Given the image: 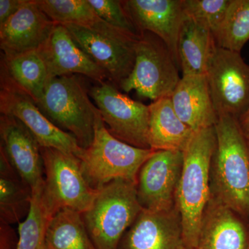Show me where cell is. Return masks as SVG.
Masks as SVG:
<instances>
[{"instance_id":"4fadbf2b","label":"cell","mask_w":249,"mask_h":249,"mask_svg":"<svg viewBox=\"0 0 249 249\" xmlns=\"http://www.w3.org/2000/svg\"><path fill=\"white\" fill-rule=\"evenodd\" d=\"M0 111L1 114L14 116L22 122L41 147L56 149L78 159L83 154L84 149L80 146L76 139L49 120L36 103L26 95L1 88Z\"/></svg>"},{"instance_id":"d6986e66","label":"cell","mask_w":249,"mask_h":249,"mask_svg":"<svg viewBox=\"0 0 249 249\" xmlns=\"http://www.w3.org/2000/svg\"><path fill=\"white\" fill-rule=\"evenodd\" d=\"M49 80L47 67L38 50L14 55L1 53L0 88L19 91L37 105Z\"/></svg>"},{"instance_id":"d4e9b609","label":"cell","mask_w":249,"mask_h":249,"mask_svg":"<svg viewBox=\"0 0 249 249\" xmlns=\"http://www.w3.org/2000/svg\"><path fill=\"white\" fill-rule=\"evenodd\" d=\"M214 37L219 47L240 53L249 40V0H231Z\"/></svg>"},{"instance_id":"277c9868","label":"cell","mask_w":249,"mask_h":249,"mask_svg":"<svg viewBox=\"0 0 249 249\" xmlns=\"http://www.w3.org/2000/svg\"><path fill=\"white\" fill-rule=\"evenodd\" d=\"M142 209L136 183L116 179L98 190L91 207L82 213L95 249H118Z\"/></svg>"},{"instance_id":"4dcf8cb0","label":"cell","mask_w":249,"mask_h":249,"mask_svg":"<svg viewBox=\"0 0 249 249\" xmlns=\"http://www.w3.org/2000/svg\"><path fill=\"white\" fill-rule=\"evenodd\" d=\"M241 129L245 134V137L249 140V109L245 114H243L239 119Z\"/></svg>"},{"instance_id":"ba28073f","label":"cell","mask_w":249,"mask_h":249,"mask_svg":"<svg viewBox=\"0 0 249 249\" xmlns=\"http://www.w3.org/2000/svg\"><path fill=\"white\" fill-rule=\"evenodd\" d=\"M45 186L42 202L53 215L59 210L69 209L83 213L91 207L98 191L85 178L80 160L75 155L54 148L41 147Z\"/></svg>"},{"instance_id":"8992f818","label":"cell","mask_w":249,"mask_h":249,"mask_svg":"<svg viewBox=\"0 0 249 249\" xmlns=\"http://www.w3.org/2000/svg\"><path fill=\"white\" fill-rule=\"evenodd\" d=\"M64 26L111 82L119 86L128 78L135 64L136 47L140 36L116 29L101 19L88 26Z\"/></svg>"},{"instance_id":"4316f807","label":"cell","mask_w":249,"mask_h":249,"mask_svg":"<svg viewBox=\"0 0 249 249\" xmlns=\"http://www.w3.org/2000/svg\"><path fill=\"white\" fill-rule=\"evenodd\" d=\"M52 216L42 202L41 194L32 196L27 217L18 223L16 249H46V231Z\"/></svg>"},{"instance_id":"44dd1931","label":"cell","mask_w":249,"mask_h":249,"mask_svg":"<svg viewBox=\"0 0 249 249\" xmlns=\"http://www.w3.org/2000/svg\"><path fill=\"white\" fill-rule=\"evenodd\" d=\"M148 107L150 148L155 151L184 152L196 132L178 117L171 98L157 100Z\"/></svg>"},{"instance_id":"836d02e7","label":"cell","mask_w":249,"mask_h":249,"mask_svg":"<svg viewBox=\"0 0 249 249\" xmlns=\"http://www.w3.org/2000/svg\"></svg>"},{"instance_id":"3957f363","label":"cell","mask_w":249,"mask_h":249,"mask_svg":"<svg viewBox=\"0 0 249 249\" xmlns=\"http://www.w3.org/2000/svg\"><path fill=\"white\" fill-rule=\"evenodd\" d=\"M37 106L59 128L73 135L82 148L90 146L101 116L78 75L49 80Z\"/></svg>"},{"instance_id":"2e32d148","label":"cell","mask_w":249,"mask_h":249,"mask_svg":"<svg viewBox=\"0 0 249 249\" xmlns=\"http://www.w3.org/2000/svg\"><path fill=\"white\" fill-rule=\"evenodd\" d=\"M49 80L68 75H83L98 83L108 77L75 42L67 28L57 24L48 40L38 49Z\"/></svg>"},{"instance_id":"ac0fdd59","label":"cell","mask_w":249,"mask_h":249,"mask_svg":"<svg viewBox=\"0 0 249 249\" xmlns=\"http://www.w3.org/2000/svg\"><path fill=\"white\" fill-rule=\"evenodd\" d=\"M249 231L240 215L211 196L201 219L196 249H249Z\"/></svg>"},{"instance_id":"f546056e","label":"cell","mask_w":249,"mask_h":249,"mask_svg":"<svg viewBox=\"0 0 249 249\" xmlns=\"http://www.w3.org/2000/svg\"><path fill=\"white\" fill-rule=\"evenodd\" d=\"M27 0H0V26L19 11Z\"/></svg>"},{"instance_id":"ffe728a7","label":"cell","mask_w":249,"mask_h":249,"mask_svg":"<svg viewBox=\"0 0 249 249\" xmlns=\"http://www.w3.org/2000/svg\"><path fill=\"white\" fill-rule=\"evenodd\" d=\"M170 98L178 117L195 132L217 123L205 75L182 76Z\"/></svg>"},{"instance_id":"7c38bea8","label":"cell","mask_w":249,"mask_h":249,"mask_svg":"<svg viewBox=\"0 0 249 249\" xmlns=\"http://www.w3.org/2000/svg\"><path fill=\"white\" fill-rule=\"evenodd\" d=\"M1 147L32 196L42 194L45 168L41 146L26 126L14 116H0Z\"/></svg>"},{"instance_id":"484cf974","label":"cell","mask_w":249,"mask_h":249,"mask_svg":"<svg viewBox=\"0 0 249 249\" xmlns=\"http://www.w3.org/2000/svg\"><path fill=\"white\" fill-rule=\"evenodd\" d=\"M51 19L62 24L88 26L99 20L88 0H34Z\"/></svg>"},{"instance_id":"d6a6232c","label":"cell","mask_w":249,"mask_h":249,"mask_svg":"<svg viewBox=\"0 0 249 249\" xmlns=\"http://www.w3.org/2000/svg\"></svg>"},{"instance_id":"5bb4252c","label":"cell","mask_w":249,"mask_h":249,"mask_svg":"<svg viewBox=\"0 0 249 249\" xmlns=\"http://www.w3.org/2000/svg\"><path fill=\"white\" fill-rule=\"evenodd\" d=\"M118 249H186L178 208L163 211L142 209Z\"/></svg>"},{"instance_id":"8fae6325","label":"cell","mask_w":249,"mask_h":249,"mask_svg":"<svg viewBox=\"0 0 249 249\" xmlns=\"http://www.w3.org/2000/svg\"><path fill=\"white\" fill-rule=\"evenodd\" d=\"M183 163L182 152L157 150L149 157L139 170L136 183L142 209L163 211L175 207Z\"/></svg>"},{"instance_id":"7402d4cb","label":"cell","mask_w":249,"mask_h":249,"mask_svg":"<svg viewBox=\"0 0 249 249\" xmlns=\"http://www.w3.org/2000/svg\"><path fill=\"white\" fill-rule=\"evenodd\" d=\"M215 46L212 32L186 16L178 45V62L183 76L206 74Z\"/></svg>"},{"instance_id":"cb8c5ba5","label":"cell","mask_w":249,"mask_h":249,"mask_svg":"<svg viewBox=\"0 0 249 249\" xmlns=\"http://www.w3.org/2000/svg\"><path fill=\"white\" fill-rule=\"evenodd\" d=\"M46 249H95L83 215L69 209L59 210L49 219Z\"/></svg>"},{"instance_id":"52a82bcc","label":"cell","mask_w":249,"mask_h":249,"mask_svg":"<svg viewBox=\"0 0 249 249\" xmlns=\"http://www.w3.org/2000/svg\"><path fill=\"white\" fill-rule=\"evenodd\" d=\"M178 62L166 44L150 32H142L136 47V60L128 78L119 85L152 101L171 98L181 78Z\"/></svg>"},{"instance_id":"30bf717a","label":"cell","mask_w":249,"mask_h":249,"mask_svg":"<svg viewBox=\"0 0 249 249\" xmlns=\"http://www.w3.org/2000/svg\"><path fill=\"white\" fill-rule=\"evenodd\" d=\"M89 91L111 135L132 146L150 149L148 106L134 101L107 82Z\"/></svg>"},{"instance_id":"9a60e30c","label":"cell","mask_w":249,"mask_h":249,"mask_svg":"<svg viewBox=\"0 0 249 249\" xmlns=\"http://www.w3.org/2000/svg\"><path fill=\"white\" fill-rule=\"evenodd\" d=\"M123 3L139 34L147 31L160 37L179 66L178 36L186 18L183 0H126Z\"/></svg>"},{"instance_id":"e0dca14e","label":"cell","mask_w":249,"mask_h":249,"mask_svg":"<svg viewBox=\"0 0 249 249\" xmlns=\"http://www.w3.org/2000/svg\"><path fill=\"white\" fill-rule=\"evenodd\" d=\"M56 24L34 0H27L14 16L0 26L2 54L14 55L38 50L48 40Z\"/></svg>"},{"instance_id":"6da1fadb","label":"cell","mask_w":249,"mask_h":249,"mask_svg":"<svg viewBox=\"0 0 249 249\" xmlns=\"http://www.w3.org/2000/svg\"><path fill=\"white\" fill-rule=\"evenodd\" d=\"M217 145L211 160V196L239 215L249 216V141L239 120L231 116L218 118Z\"/></svg>"},{"instance_id":"603a6c76","label":"cell","mask_w":249,"mask_h":249,"mask_svg":"<svg viewBox=\"0 0 249 249\" xmlns=\"http://www.w3.org/2000/svg\"><path fill=\"white\" fill-rule=\"evenodd\" d=\"M32 193L14 169L6 154L0 150V216L1 223H19L27 217Z\"/></svg>"},{"instance_id":"7a4b0ae2","label":"cell","mask_w":249,"mask_h":249,"mask_svg":"<svg viewBox=\"0 0 249 249\" xmlns=\"http://www.w3.org/2000/svg\"><path fill=\"white\" fill-rule=\"evenodd\" d=\"M217 145L215 127L197 131L183 152L176 206L182 220L186 249H196L201 219L211 197L210 169Z\"/></svg>"},{"instance_id":"5b68a950","label":"cell","mask_w":249,"mask_h":249,"mask_svg":"<svg viewBox=\"0 0 249 249\" xmlns=\"http://www.w3.org/2000/svg\"><path fill=\"white\" fill-rule=\"evenodd\" d=\"M154 152L116 139L109 133L101 117L95 126L92 142L84 149L79 160L88 183L98 191L116 179L137 183L139 170Z\"/></svg>"},{"instance_id":"1f68e13d","label":"cell","mask_w":249,"mask_h":249,"mask_svg":"<svg viewBox=\"0 0 249 249\" xmlns=\"http://www.w3.org/2000/svg\"></svg>"},{"instance_id":"9c48e42d","label":"cell","mask_w":249,"mask_h":249,"mask_svg":"<svg viewBox=\"0 0 249 249\" xmlns=\"http://www.w3.org/2000/svg\"><path fill=\"white\" fill-rule=\"evenodd\" d=\"M205 76L217 117L239 120L249 109V66L240 53L216 45Z\"/></svg>"},{"instance_id":"83f0119b","label":"cell","mask_w":249,"mask_h":249,"mask_svg":"<svg viewBox=\"0 0 249 249\" xmlns=\"http://www.w3.org/2000/svg\"><path fill=\"white\" fill-rule=\"evenodd\" d=\"M231 0H183L187 17L206 28L213 36L225 18Z\"/></svg>"},{"instance_id":"f1b7e54d","label":"cell","mask_w":249,"mask_h":249,"mask_svg":"<svg viewBox=\"0 0 249 249\" xmlns=\"http://www.w3.org/2000/svg\"><path fill=\"white\" fill-rule=\"evenodd\" d=\"M100 19L109 25L132 35L140 36L130 20L123 1L119 0H88Z\"/></svg>"}]
</instances>
